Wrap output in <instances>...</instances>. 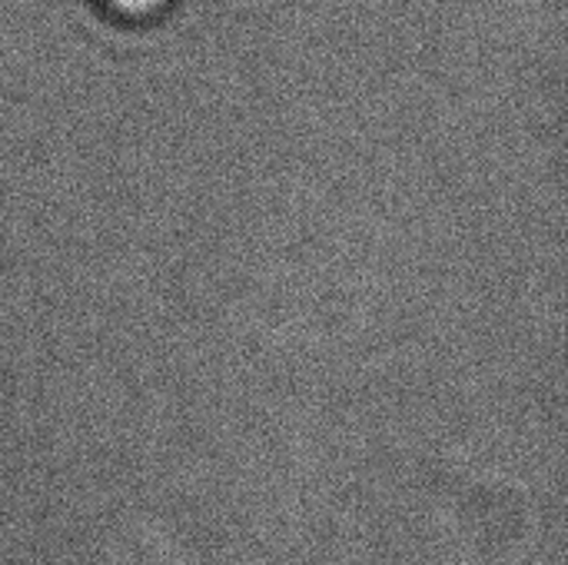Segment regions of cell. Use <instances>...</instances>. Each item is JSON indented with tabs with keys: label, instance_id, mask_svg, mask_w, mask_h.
Returning a JSON list of instances; mask_svg holds the SVG:
<instances>
[{
	"label": "cell",
	"instance_id": "cell-1",
	"mask_svg": "<svg viewBox=\"0 0 568 565\" xmlns=\"http://www.w3.org/2000/svg\"><path fill=\"white\" fill-rule=\"evenodd\" d=\"M100 7V13H106L116 23L126 27H146L160 17H166L173 10L176 0H93Z\"/></svg>",
	"mask_w": 568,
	"mask_h": 565
}]
</instances>
